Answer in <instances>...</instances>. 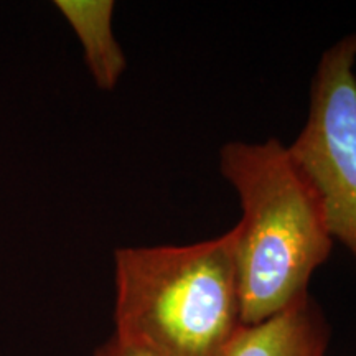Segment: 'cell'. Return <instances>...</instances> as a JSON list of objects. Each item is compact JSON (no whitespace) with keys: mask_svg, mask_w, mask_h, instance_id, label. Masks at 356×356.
Here are the masks:
<instances>
[{"mask_svg":"<svg viewBox=\"0 0 356 356\" xmlns=\"http://www.w3.org/2000/svg\"><path fill=\"white\" fill-rule=\"evenodd\" d=\"M220 168L241 202L234 261L243 325H254L309 293L333 238L318 193L279 140L229 142Z\"/></svg>","mask_w":356,"mask_h":356,"instance_id":"cell-1","label":"cell"},{"mask_svg":"<svg viewBox=\"0 0 356 356\" xmlns=\"http://www.w3.org/2000/svg\"><path fill=\"white\" fill-rule=\"evenodd\" d=\"M114 335L159 356H222L243 327L234 231L114 252Z\"/></svg>","mask_w":356,"mask_h":356,"instance_id":"cell-2","label":"cell"},{"mask_svg":"<svg viewBox=\"0 0 356 356\" xmlns=\"http://www.w3.org/2000/svg\"><path fill=\"white\" fill-rule=\"evenodd\" d=\"M356 32L320 58L305 126L289 147L323 204L333 241L356 257Z\"/></svg>","mask_w":356,"mask_h":356,"instance_id":"cell-3","label":"cell"},{"mask_svg":"<svg viewBox=\"0 0 356 356\" xmlns=\"http://www.w3.org/2000/svg\"><path fill=\"white\" fill-rule=\"evenodd\" d=\"M330 328L310 293L254 325H243L222 356H327Z\"/></svg>","mask_w":356,"mask_h":356,"instance_id":"cell-4","label":"cell"},{"mask_svg":"<svg viewBox=\"0 0 356 356\" xmlns=\"http://www.w3.org/2000/svg\"><path fill=\"white\" fill-rule=\"evenodd\" d=\"M113 0H56L55 7L74 30L96 86L111 91L126 71V55L114 37Z\"/></svg>","mask_w":356,"mask_h":356,"instance_id":"cell-5","label":"cell"},{"mask_svg":"<svg viewBox=\"0 0 356 356\" xmlns=\"http://www.w3.org/2000/svg\"><path fill=\"white\" fill-rule=\"evenodd\" d=\"M92 356H159L149 351L144 346H139L131 341L122 340L121 337L111 335L108 340H104L102 343L95 350Z\"/></svg>","mask_w":356,"mask_h":356,"instance_id":"cell-6","label":"cell"}]
</instances>
